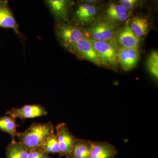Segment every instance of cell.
Listing matches in <instances>:
<instances>
[{"label":"cell","instance_id":"obj_1","mask_svg":"<svg viewBox=\"0 0 158 158\" xmlns=\"http://www.w3.org/2000/svg\"><path fill=\"white\" fill-rule=\"evenodd\" d=\"M54 134L55 128L51 122L45 123H34L25 131L19 132L16 137L19 142L26 146L29 151L42 150L46 141Z\"/></svg>","mask_w":158,"mask_h":158},{"label":"cell","instance_id":"obj_2","mask_svg":"<svg viewBox=\"0 0 158 158\" xmlns=\"http://www.w3.org/2000/svg\"><path fill=\"white\" fill-rule=\"evenodd\" d=\"M54 31L59 44L68 51L72 45L86 37L85 27L70 19L55 22Z\"/></svg>","mask_w":158,"mask_h":158},{"label":"cell","instance_id":"obj_3","mask_svg":"<svg viewBox=\"0 0 158 158\" xmlns=\"http://www.w3.org/2000/svg\"><path fill=\"white\" fill-rule=\"evenodd\" d=\"M85 30L86 37L88 39L117 44L116 40L118 30L117 27L104 18L99 17L92 25L85 27Z\"/></svg>","mask_w":158,"mask_h":158},{"label":"cell","instance_id":"obj_4","mask_svg":"<svg viewBox=\"0 0 158 158\" xmlns=\"http://www.w3.org/2000/svg\"><path fill=\"white\" fill-rule=\"evenodd\" d=\"M70 18V20L82 27H88L98 19V8L97 5L89 4L82 1L73 6Z\"/></svg>","mask_w":158,"mask_h":158},{"label":"cell","instance_id":"obj_5","mask_svg":"<svg viewBox=\"0 0 158 158\" xmlns=\"http://www.w3.org/2000/svg\"><path fill=\"white\" fill-rule=\"evenodd\" d=\"M89 40L97 53L102 65L108 68L114 69L118 68L119 65L118 45L110 43Z\"/></svg>","mask_w":158,"mask_h":158},{"label":"cell","instance_id":"obj_6","mask_svg":"<svg viewBox=\"0 0 158 158\" xmlns=\"http://www.w3.org/2000/svg\"><path fill=\"white\" fill-rule=\"evenodd\" d=\"M68 51L79 59L87 60L98 66L103 65L97 53L88 38L80 40L72 45Z\"/></svg>","mask_w":158,"mask_h":158},{"label":"cell","instance_id":"obj_7","mask_svg":"<svg viewBox=\"0 0 158 158\" xmlns=\"http://www.w3.org/2000/svg\"><path fill=\"white\" fill-rule=\"evenodd\" d=\"M44 3L56 22L70 19L71 12L75 2L69 0H46Z\"/></svg>","mask_w":158,"mask_h":158},{"label":"cell","instance_id":"obj_8","mask_svg":"<svg viewBox=\"0 0 158 158\" xmlns=\"http://www.w3.org/2000/svg\"><path fill=\"white\" fill-rule=\"evenodd\" d=\"M56 129L59 138V158L64 156L69 157L77 138L65 123L57 125Z\"/></svg>","mask_w":158,"mask_h":158},{"label":"cell","instance_id":"obj_9","mask_svg":"<svg viewBox=\"0 0 158 158\" xmlns=\"http://www.w3.org/2000/svg\"><path fill=\"white\" fill-rule=\"evenodd\" d=\"M131 12L119 4L110 3L105 11L104 18L117 27L129 19Z\"/></svg>","mask_w":158,"mask_h":158},{"label":"cell","instance_id":"obj_10","mask_svg":"<svg viewBox=\"0 0 158 158\" xmlns=\"http://www.w3.org/2000/svg\"><path fill=\"white\" fill-rule=\"evenodd\" d=\"M0 27L12 29L20 38H24L7 0H0Z\"/></svg>","mask_w":158,"mask_h":158},{"label":"cell","instance_id":"obj_11","mask_svg":"<svg viewBox=\"0 0 158 158\" xmlns=\"http://www.w3.org/2000/svg\"><path fill=\"white\" fill-rule=\"evenodd\" d=\"M47 112L40 105H26L18 109L13 108L11 110H7L6 115H9L15 118H19L22 120L27 118L44 116Z\"/></svg>","mask_w":158,"mask_h":158},{"label":"cell","instance_id":"obj_12","mask_svg":"<svg viewBox=\"0 0 158 158\" xmlns=\"http://www.w3.org/2000/svg\"><path fill=\"white\" fill-rule=\"evenodd\" d=\"M140 57L139 48H118V63L125 71H129L135 68Z\"/></svg>","mask_w":158,"mask_h":158},{"label":"cell","instance_id":"obj_13","mask_svg":"<svg viewBox=\"0 0 158 158\" xmlns=\"http://www.w3.org/2000/svg\"><path fill=\"white\" fill-rule=\"evenodd\" d=\"M116 40L118 48H139V40L130 29L127 21L117 30Z\"/></svg>","mask_w":158,"mask_h":158},{"label":"cell","instance_id":"obj_14","mask_svg":"<svg viewBox=\"0 0 158 158\" xmlns=\"http://www.w3.org/2000/svg\"><path fill=\"white\" fill-rule=\"evenodd\" d=\"M118 153L116 147L106 141H93L90 158H114Z\"/></svg>","mask_w":158,"mask_h":158},{"label":"cell","instance_id":"obj_15","mask_svg":"<svg viewBox=\"0 0 158 158\" xmlns=\"http://www.w3.org/2000/svg\"><path fill=\"white\" fill-rule=\"evenodd\" d=\"M130 29L139 40L146 37L149 31L148 19L142 16H136L127 21Z\"/></svg>","mask_w":158,"mask_h":158},{"label":"cell","instance_id":"obj_16","mask_svg":"<svg viewBox=\"0 0 158 158\" xmlns=\"http://www.w3.org/2000/svg\"><path fill=\"white\" fill-rule=\"evenodd\" d=\"M92 141L76 138L71 152V158H90Z\"/></svg>","mask_w":158,"mask_h":158},{"label":"cell","instance_id":"obj_17","mask_svg":"<svg viewBox=\"0 0 158 158\" xmlns=\"http://www.w3.org/2000/svg\"><path fill=\"white\" fill-rule=\"evenodd\" d=\"M29 150L23 144L15 141H12L7 146V158H27Z\"/></svg>","mask_w":158,"mask_h":158},{"label":"cell","instance_id":"obj_18","mask_svg":"<svg viewBox=\"0 0 158 158\" xmlns=\"http://www.w3.org/2000/svg\"><path fill=\"white\" fill-rule=\"evenodd\" d=\"M15 121V118L11 116H3L0 117V130L9 134L15 140V137L19 132L17 131V127L19 126Z\"/></svg>","mask_w":158,"mask_h":158},{"label":"cell","instance_id":"obj_19","mask_svg":"<svg viewBox=\"0 0 158 158\" xmlns=\"http://www.w3.org/2000/svg\"><path fill=\"white\" fill-rule=\"evenodd\" d=\"M59 138L57 134H55L50 137L46 141L42 148V151L48 154L59 153Z\"/></svg>","mask_w":158,"mask_h":158},{"label":"cell","instance_id":"obj_20","mask_svg":"<svg viewBox=\"0 0 158 158\" xmlns=\"http://www.w3.org/2000/svg\"><path fill=\"white\" fill-rule=\"evenodd\" d=\"M147 67L151 74L158 81V54L156 51H152L150 54L147 61Z\"/></svg>","mask_w":158,"mask_h":158},{"label":"cell","instance_id":"obj_21","mask_svg":"<svg viewBox=\"0 0 158 158\" xmlns=\"http://www.w3.org/2000/svg\"><path fill=\"white\" fill-rule=\"evenodd\" d=\"M140 1L137 0H120L118 4L125 7L128 11H132L140 5Z\"/></svg>","mask_w":158,"mask_h":158},{"label":"cell","instance_id":"obj_22","mask_svg":"<svg viewBox=\"0 0 158 158\" xmlns=\"http://www.w3.org/2000/svg\"><path fill=\"white\" fill-rule=\"evenodd\" d=\"M27 158H52L48 154L41 150L29 151Z\"/></svg>","mask_w":158,"mask_h":158},{"label":"cell","instance_id":"obj_23","mask_svg":"<svg viewBox=\"0 0 158 158\" xmlns=\"http://www.w3.org/2000/svg\"><path fill=\"white\" fill-rule=\"evenodd\" d=\"M71 158L70 157H68V158Z\"/></svg>","mask_w":158,"mask_h":158}]
</instances>
